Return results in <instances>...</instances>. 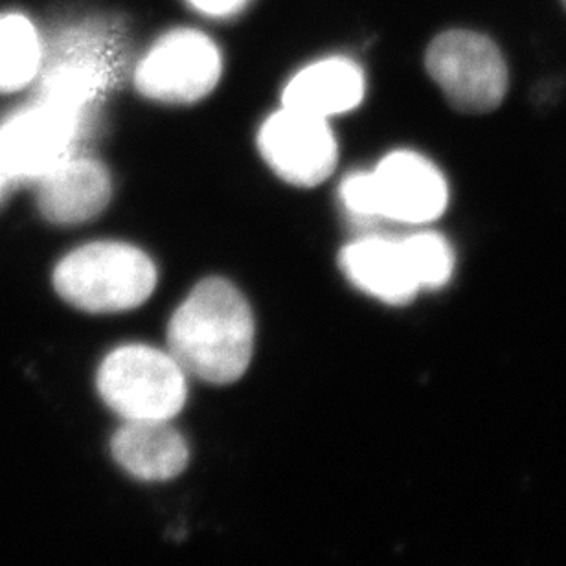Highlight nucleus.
<instances>
[{
    "mask_svg": "<svg viewBox=\"0 0 566 566\" xmlns=\"http://www.w3.org/2000/svg\"><path fill=\"white\" fill-rule=\"evenodd\" d=\"M38 207L50 223L82 224L109 205L113 182L104 164L72 155L38 180Z\"/></svg>",
    "mask_w": 566,
    "mask_h": 566,
    "instance_id": "9d476101",
    "label": "nucleus"
},
{
    "mask_svg": "<svg viewBox=\"0 0 566 566\" xmlns=\"http://www.w3.org/2000/svg\"><path fill=\"white\" fill-rule=\"evenodd\" d=\"M254 316L229 280L197 283L168 324V352L180 368L210 385H230L251 365Z\"/></svg>",
    "mask_w": 566,
    "mask_h": 566,
    "instance_id": "f257e3e1",
    "label": "nucleus"
},
{
    "mask_svg": "<svg viewBox=\"0 0 566 566\" xmlns=\"http://www.w3.org/2000/svg\"><path fill=\"white\" fill-rule=\"evenodd\" d=\"M401 243L418 287L438 289L449 282L454 269V254L446 238L434 232H420Z\"/></svg>",
    "mask_w": 566,
    "mask_h": 566,
    "instance_id": "2eb2a0df",
    "label": "nucleus"
},
{
    "mask_svg": "<svg viewBox=\"0 0 566 566\" xmlns=\"http://www.w3.org/2000/svg\"><path fill=\"white\" fill-rule=\"evenodd\" d=\"M223 57L212 39L190 28L171 30L138 61L135 87L153 102L190 105L218 87Z\"/></svg>",
    "mask_w": 566,
    "mask_h": 566,
    "instance_id": "423d86ee",
    "label": "nucleus"
},
{
    "mask_svg": "<svg viewBox=\"0 0 566 566\" xmlns=\"http://www.w3.org/2000/svg\"><path fill=\"white\" fill-rule=\"evenodd\" d=\"M111 454L142 482L177 479L190 463L188 441L169 421H124L111 438Z\"/></svg>",
    "mask_w": 566,
    "mask_h": 566,
    "instance_id": "9b49d317",
    "label": "nucleus"
},
{
    "mask_svg": "<svg viewBox=\"0 0 566 566\" xmlns=\"http://www.w3.org/2000/svg\"><path fill=\"white\" fill-rule=\"evenodd\" d=\"M562 4L565 6V10H566V0H562Z\"/></svg>",
    "mask_w": 566,
    "mask_h": 566,
    "instance_id": "6ab92c4d",
    "label": "nucleus"
},
{
    "mask_svg": "<svg viewBox=\"0 0 566 566\" xmlns=\"http://www.w3.org/2000/svg\"><path fill=\"white\" fill-rule=\"evenodd\" d=\"M188 2L202 15L227 19L240 13L251 0H188Z\"/></svg>",
    "mask_w": 566,
    "mask_h": 566,
    "instance_id": "f3484780",
    "label": "nucleus"
},
{
    "mask_svg": "<svg viewBox=\"0 0 566 566\" xmlns=\"http://www.w3.org/2000/svg\"><path fill=\"white\" fill-rule=\"evenodd\" d=\"M371 175L381 219L421 224L446 212V179L434 164L418 153H390Z\"/></svg>",
    "mask_w": 566,
    "mask_h": 566,
    "instance_id": "1a4fd4ad",
    "label": "nucleus"
},
{
    "mask_svg": "<svg viewBox=\"0 0 566 566\" xmlns=\"http://www.w3.org/2000/svg\"><path fill=\"white\" fill-rule=\"evenodd\" d=\"M258 147L280 179L302 188L321 185L337 166V138L327 120L287 107L263 122Z\"/></svg>",
    "mask_w": 566,
    "mask_h": 566,
    "instance_id": "6e6552de",
    "label": "nucleus"
},
{
    "mask_svg": "<svg viewBox=\"0 0 566 566\" xmlns=\"http://www.w3.org/2000/svg\"><path fill=\"white\" fill-rule=\"evenodd\" d=\"M93 124L38 99L0 124V171L13 180L43 179L76 155Z\"/></svg>",
    "mask_w": 566,
    "mask_h": 566,
    "instance_id": "0eeeda50",
    "label": "nucleus"
},
{
    "mask_svg": "<svg viewBox=\"0 0 566 566\" xmlns=\"http://www.w3.org/2000/svg\"><path fill=\"white\" fill-rule=\"evenodd\" d=\"M424 66L454 109L482 115L507 93V65L493 39L473 30H447L430 41Z\"/></svg>",
    "mask_w": 566,
    "mask_h": 566,
    "instance_id": "39448f33",
    "label": "nucleus"
},
{
    "mask_svg": "<svg viewBox=\"0 0 566 566\" xmlns=\"http://www.w3.org/2000/svg\"><path fill=\"white\" fill-rule=\"evenodd\" d=\"M365 91V72L355 61L338 55L296 72L283 88L282 107L327 120L359 107Z\"/></svg>",
    "mask_w": 566,
    "mask_h": 566,
    "instance_id": "f8f14e48",
    "label": "nucleus"
},
{
    "mask_svg": "<svg viewBox=\"0 0 566 566\" xmlns=\"http://www.w3.org/2000/svg\"><path fill=\"white\" fill-rule=\"evenodd\" d=\"M124 71L120 33L98 22L66 28L43 44L38 99L93 124Z\"/></svg>",
    "mask_w": 566,
    "mask_h": 566,
    "instance_id": "f03ea898",
    "label": "nucleus"
},
{
    "mask_svg": "<svg viewBox=\"0 0 566 566\" xmlns=\"http://www.w3.org/2000/svg\"><path fill=\"white\" fill-rule=\"evenodd\" d=\"M340 269L355 287L385 304H407L420 291L398 240L371 235L354 241L340 252Z\"/></svg>",
    "mask_w": 566,
    "mask_h": 566,
    "instance_id": "ddd939ff",
    "label": "nucleus"
},
{
    "mask_svg": "<svg viewBox=\"0 0 566 566\" xmlns=\"http://www.w3.org/2000/svg\"><path fill=\"white\" fill-rule=\"evenodd\" d=\"M157 280L151 258L124 241L77 247L54 271V287L61 298L87 313L137 310L151 296Z\"/></svg>",
    "mask_w": 566,
    "mask_h": 566,
    "instance_id": "7ed1b4c3",
    "label": "nucleus"
},
{
    "mask_svg": "<svg viewBox=\"0 0 566 566\" xmlns=\"http://www.w3.org/2000/svg\"><path fill=\"white\" fill-rule=\"evenodd\" d=\"M43 41L21 13L0 15V93H15L38 77Z\"/></svg>",
    "mask_w": 566,
    "mask_h": 566,
    "instance_id": "4468645a",
    "label": "nucleus"
},
{
    "mask_svg": "<svg viewBox=\"0 0 566 566\" xmlns=\"http://www.w3.org/2000/svg\"><path fill=\"white\" fill-rule=\"evenodd\" d=\"M8 185H10V179H8V177H6L2 171H0V199H2V196H4Z\"/></svg>",
    "mask_w": 566,
    "mask_h": 566,
    "instance_id": "a211bd4d",
    "label": "nucleus"
},
{
    "mask_svg": "<svg viewBox=\"0 0 566 566\" xmlns=\"http://www.w3.org/2000/svg\"><path fill=\"white\" fill-rule=\"evenodd\" d=\"M96 388L124 421H171L188 399L186 371L174 355L147 344H124L105 355Z\"/></svg>",
    "mask_w": 566,
    "mask_h": 566,
    "instance_id": "20e7f679",
    "label": "nucleus"
},
{
    "mask_svg": "<svg viewBox=\"0 0 566 566\" xmlns=\"http://www.w3.org/2000/svg\"><path fill=\"white\" fill-rule=\"evenodd\" d=\"M340 201L352 218L366 219V221L381 218L371 171L348 175L340 185Z\"/></svg>",
    "mask_w": 566,
    "mask_h": 566,
    "instance_id": "dca6fc26",
    "label": "nucleus"
}]
</instances>
